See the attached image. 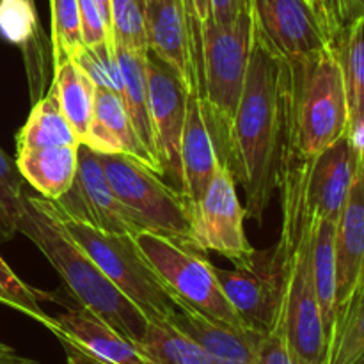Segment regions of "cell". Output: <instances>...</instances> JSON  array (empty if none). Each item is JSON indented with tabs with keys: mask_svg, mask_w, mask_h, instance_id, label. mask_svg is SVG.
<instances>
[{
	"mask_svg": "<svg viewBox=\"0 0 364 364\" xmlns=\"http://www.w3.org/2000/svg\"><path fill=\"white\" fill-rule=\"evenodd\" d=\"M77 4L84 46L95 48V46L110 43V32L95 0H77Z\"/></svg>",
	"mask_w": 364,
	"mask_h": 364,
	"instance_id": "cell-34",
	"label": "cell"
},
{
	"mask_svg": "<svg viewBox=\"0 0 364 364\" xmlns=\"http://www.w3.org/2000/svg\"><path fill=\"white\" fill-rule=\"evenodd\" d=\"M75 60L87 73L96 87L112 89L117 95H123V75L112 43H105L95 48L84 46Z\"/></svg>",
	"mask_w": 364,
	"mask_h": 364,
	"instance_id": "cell-33",
	"label": "cell"
},
{
	"mask_svg": "<svg viewBox=\"0 0 364 364\" xmlns=\"http://www.w3.org/2000/svg\"><path fill=\"white\" fill-rule=\"evenodd\" d=\"M308 2L311 4V6L315 7L316 11H318V14H320V16L323 18V11H322V4H320V0H308ZM323 21H326V18H323ZM326 25H327V23H326Z\"/></svg>",
	"mask_w": 364,
	"mask_h": 364,
	"instance_id": "cell-42",
	"label": "cell"
},
{
	"mask_svg": "<svg viewBox=\"0 0 364 364\" xmlns=\"http://www.w3.org/2000/svg\"><path fill=\"white\" fill-rule=\"evenodd\" d=\"M212 20L219 25H230L240 13V0H210Z\"/></svg>",
	"mask_w": 364,
	"mask_h": 364,
	"instance_id": "cell-37",
	"label": "cell"
},
{
	"mask_svg": "<svg viewBox=\"0 0 364 364\" xmlns=\"http://www.w3.org/2000/svg\"><path fill=\"white\" fill-rule=\"evenodd\" d=\"M52 205V201H50ZM71 238L95 259L107 277L144 313L148 322L169 320L176 302L139 251L130 235L109 233L87 223L60 213L52 205Z\"/></svg>",
	"mask_w": 364,
	"mask_h": 364,
	"instance_id": "cell-6",
	"label": "cell"
},
{
	"mask_svg": "<svg viewBox=\"0 0 364 364\" xmlns=\"http://www.w3.org/2000/svg\"><path fill=\"white\" fill-rule=\"evenodd\" d=\"M52 18L53 70L66 60H75L84 50L77 0H50Z\"/></svg>",
	"mask_w": 364,
	"mask_h": 364,
	"instance_id": "cell-29",
	"label": "cell"
},
{
	"mask_svg": "<svg viewBox=\"0 0 364 364\" xmlns=\"http://www.w3.org/2000/svg\"><path fill=\"white\" fill-rule=\"evenodd\" d=\"M251 14L256 27L287 59L315 55L334 41L308 0H251Z\"/></svg>",
	"mask_w": 364,
	"mask_h": 364,
	"instance_id": "cell-12",
	"label": "cell"
},
{
	"mask_svg": "<svg viewBox=\"0 0 364 364\" xmlns=\"http://www.w3.org/2000/svg\"><path fill=\"white\" fill-rule=\"evenodd\" d=\"M50 333L89 364H148L134 341L82 306L53 316Z\"/></svg>",
	"mask_w": 364,
	"mask_h": 364,
	"instance_id": "cell-14",
	"label": "cell"
},
{
	"mask_svg": "<svg viewBox=\"0 0 364 364\" xmlns=\"http://www.w3.org/2000/svg\"><path fill=\"white\" fill-rule=\"evenodd\" d=\"M31 2H34V0H31Z\"/></svg>",
	"mask_w": 364,
	"mask_h": 364,
	"instance_id": "cell-46",
	"label": "cell"
},
{
	"mask_svg": "<svg viewBox=\"0 0 364 364\" xmlns=\"http://www.w3.org/2000/svg\"><path fill=\"white\" fill-rule=\"evenodd\" d=\"M55 210L109 233L137 235L142 231L127 206L107 181L100 156L80 144L75 181L63 198L52 201Z\"/></svg>",
	"mask_w": 364,
	"mask_h": 364,
	"instance_id": "cell-10",
	"label": "cell"
},
{
	"mask_svg": "<svg viewBox=\"0 0 364 364\" xmlns=\"http://www.w3.org/2000/svg\"><path fill=\"white\" fill-rule=\"evenodd\" d=\"M114 52H116L121 75H123V95H121V98L127 107L132 124H134L144 148L151 153L153 159L160 162L151 116H149L148 52H132V50L116 48V46H114Z\"/></svg>",
	"mask_w": 364,
	"mask_h": 364,
	"instance_id": "cell-22",
	"label": "cell"
},
{
	"mask_svg": "<svg viewBox=\"0 0 364 364\" xmlns=\"http://www.w3.org/2000/svg\"><path fill=\"white\" fill-rule=\"evenodd\" d=\"M295 148L315 156L348 132L343 73L334 41L315 55L295 59Z\"/></svg>",
	"mask_w": 364,
	"mask_h": 364,
	"instance_id": "cell-5",
	"label": "cell"
},
{
	"mask_svg": "<svg viewBox=\"0 0 364 364\" xmlns=\"http://www.w3.org/2000/svg\"><path fill=\"white\" fill-rule=\"evenodd\" d=\"M95 2H96V6H98L103 21H105L107 28H109V32H110V0H95Z\"/></svg>",
	"mask_w": 364,
	"mask_h": 364,
	"instance_id": "cell-39",
	"label": "cell"
},
{
	"mask_svg": "<svg viewBox=\"0 0 364 364\" xmlns=\"http://www.w3.org/2000/svg\"><path fill=\"white\" fill-rule=\"evenodd\" d=\"M52 146H80L77 134L64 117L59 100L50 87L38 102H34L28 119L16 135V151Z\"/></svg>",
	"mask_w": 364,
	"mask_h": 364,
	"instance_id": "cell-26",
	"label": "cell"
},
{
	"mask_svg": "<svg viewBox=\"0 0 364 364\" xmlns=\"http://www.w3.org/2000/svg\"><path fill=\"white\" fill-rule=\"evenodd\" d=\"M249 13L251 11V0H240V13Z\"/></svg>",
	"mask_w": 364,
	"mask_h": 364,
	"instance_id": "cell-43",
	"label": "cell"
},
{
	"mask_svg": "<svg viewBox=\"0 0 364 364\" xmlns=\"http://www.w3.org/2000/svg\"><path fill=\"white\" fill-rule=\"evenodd\" d=\"M132 238L176 304L188 306L231 329L251 333L231 308L217 279V267L205 251L191 242L149 230L139 231Z\"/></svg>",
	"mask_w": 364,
	"mask_h": 364,
	"instance_id": "cell-4",
	"label": "cell"
},
{
	"mask_svg": "<svg viewBox=\"0 0 364 364\" xmlns=\"http://www.w3.org/2000/svg\"><path fill=\"white\" fill-rule=\"evenodd\" d=\"M82 146L98 155H127L164 176L162 164L144 148L132 124L123 98L112 89L96 87L91 130Z\"/></svg>",
	"mask_w": 364,
	"mask_h": 364,
	"instance_id": "cell-16",
	"label": "cell"
},
{
	"mask_svg": "<svg viewBox=\"0 0 364 364\" xmlns=\"http://www.w3.org/2000/svg\"><path fill=\"white\" fill-rule=\"evenodd\" d=\"M220 156V155H219ZM245 208L237 194V180L220 156L201 201L192 206V244L230 259L237 269L255 262L256 251L244 230Z\"/></svg>",
	"mask_w": 364,
	"mask_h": 364,
	"instance_id": "cell-9",
	"label": "cell"
},
{
	"mask_svg": "<svg viewBox=\"0 0 364 364\" xmlns=\"http://www.w3.org/2000/svg\"><path fill=\"white\" fill-rule=\"evenodd\" d=\"M137 348L148 364H215L208 352L169 320L148 322Z\"/></svg>",
	"mask_w": 364,
	"mask_h": 364,
	"instance_id": "cell-25",
	"label": "cell"
},
{
	"mask_svg": "<svg viewBox=\"0 0 364 364\" xmlns=\"http://www.w3.org/2000/svg\"><path fill=\"white\" fill-rule=\"evenodd\" d=\"M66 358H68V364H89L87 361H84L80 355H77L71 350H66Z\"/></svg>",
	"mask_w": 364,
	"mask_h": 364,
	"instance_id": "cell-41",
	"label": "cell"
},
{
	"mask_svg": "<svg viewBox=\"0 0 364 364\" xmlns=\"http://www.w3.org/2000/svg\"><path fill=\"white\" fill-rule=\"evenodd\" d=\"M176 306L169 322L198 341L215 364H256V341L262 334L242 333L206 318L188 306Z\"/></svg>",
	"mask_w": 364,
	"mask_h": 364,
	"instance_id": "cell-20",
	"label": "cell"
},
{
	"mask_svg": "<svg viewBox=\"0 0 364 364\" xmlns=\"http://www.w3.org/2000/svg\"><path fill=\"white\" fill-rule=\"evenodd\" d=\"M256 364H295L279 327L262 334L256 341Z\"/></svg>",
	"mask_w": 364,
	"mask_h": 364,
	"instance_id": "cell-35",
	"label": "cell"
},
{
	"mask_svg": "<svg viewBox=\"0 0 364 364\" xmlns=\"http://www.w3.org/2000/svg\"><path fill=\"white\" fill-rule=\"evenodd\" d=\"M18 233L25 235L78 301L112 329L137 343L144 336V313L103 274L95 259L68 235L48 199L27 196Z\"/></svg>",
	"mask_w": 364,
	"mask_h": 364,
	"instance_id": "cell-3",
	"label": "cell"
},
{
	"mask_svg": "<svg viewBox=\"0 0 364 364\" xmlns=\"http://www.w3.org/2000/svg\"><path fill=\"white\" fill-rule=\"evenodd\" d=\"M219 159V149L203 100L196 95H188L187 119H185L180 146V191L191 206H196L201 201L203 194L215 174Z\"/></svg>",
	"mask_w": 364,
	"mask_h": 364,
	"instance_id": "cell-17",
	"label": "cell"
},
{
	"mask_svg": "<svg viewBox=\"0 0 364 364\" xmlns=\"http://www.w3.org/2000/svg\"><path fill=\"white\" fill-rule=\"evenodd\" d=\"M348 105V127L364 121V14L352 18L334 39Z\"/></svg>",
	"mask_w": 364,
	"mask_h": 364,
	"instance_id": "cell-27",
	"label": "cell"
},
{
	"mask_svg": "<svg viewBox=\"0 0 364 364\" xmlns=\"http://www.w3.org/2000/svg\"><path fill=\"white\" fill-rule=\"evenodd\" d=\"M348 2H350L352 18L358 16V14H364V0H348Z\"/></svg>",
	"mask_w": 364,
	"mask_h": 364,
	"instance_id": "cell-40",
	"label": "cell"
},
{
	"mask_svg": "<svg viewBox=\"0 0 364 364\" xmlns=\"http://www.w3.org/2000/svg\"><path fill=\"white\" fill-rule=\"evenodd\" d=\"M23 183L16 162L0 149V242H9L18 233L27 203Z\"/></svg>",
	"mask_w": 364,
	"mask_h": 364,
	"instance_id": "cell-31",
	"label": "cell"
},
{
	"mask_svg": "<svg viewBox=\"0 0 364 364\" xmlns=\"http://www.w3.org/2000/svg\"><path fill=\"white\" fill-rule=\"evenodd\" d=\"M252 43V14L238 13L230 25L213 20L203 31V91L213 137H223L233 121L247 73Z\"/></svg>",
	"mask_w": 364,
	"mask_h": 364,
	"instance_id": "cell-7",
	"label": "cell"
},
{
	"mask_svg": "<svg viewBox=\"0 0 364 364\" xmlns=\"http://www.w3.org/2000/svg\"><path fill=\"white\" fill-rule=\"evenodd\" d=\"M146 32L149 52L180 75L191 95L199 96L191 59L185 0H146Z\"/></svg>",
	"mask_w": 364,
	"mask_h": 364,
	"instance_id": "cell-19",
	"label": "cell"
},
{
	"mask_svg": "<svg viewBox=\"0 0 364 364\" xmlns=\"http://www.w3.org/2000/svg\"><path fill=\"white\" fill-rule=\"evenodd\" d=\"M355 166L358 151L348 132L318 155L308 156L306 196L313 217L338 223L350 192Z\"/></svg>",
	"mask_w": 364,
	"mask_h": 364,
	"instance_id": "cell-15",
	"label": "cell"
},
{
	"mask_svg": "<svg viewBox=\"0 0 364 364\" xmlns=\"http://www.w3.org/2000/svg\"><path fill=\"white\" fill-rule=\"evenodd\" d=\"M110 43L116 48L149 52L146 0H110Z\"/></svg>",
	"mask_w": 364,
	"mask_h": 364,
	"instance_id": "cell-30",
	"label": "cell"
},
{
	"mask_svg": "<svg viewBox=\"0 0 364 364\" xmlns=\"http://www.w3.org/2000/svg\"><path fill=\"white\" fill-rule=\"evenodd\" d=\"M308 156L291 148L281 167L277 188L281 196L279 242L270 249L277 288L279 320L288 350L295 364H326V333L313 277L315 217L306 196Z\"/></svg>",
	"mask_w": 364,
	"mask_h": 364,
	"instance_id": "cell-2",
	"label": "cell"
},
{
	"mask_svg": "<svg viewBox=\"0 0 364 364\" xmlns=\"http://www.w3.org/2000/svg\"><path fill=\"white\" fill-rule=\"evenodd\" d=\"M98 156L116 198L142 230L192 244V206L180 188L162 181L160 174L127 155Z\"/></svg>",
	"mask_w": 364,
	"mask_h": 364,
	"instance_id": "cell-8",
	"label": "cell"
},
{
	"mask_svg": "<svg viewBox=\"0 0 364 364\" xmlns=\"http://www.w3.org/2000/svg\"><path fill=\"white\" fill-rule=\"evenodd\" d=\"M336 308L364 276V155L358 153L354 180L336 223Z\"/></svg>",
	"mask_w": 364,
	"mask_h": 364,
	"instance_id": "cell-18",
	"label": "cell"
},
{
	"mask_svg": "<svg viewBox=\"0 0 364 364\" xmlns=\"http://www.w3.org/2000/svg\"><path fill=\"white\" fill-rule=\"evenodd\" d=\"M295 60L281 55L252 21L244 91L223 146L245 192V215L262 223L284 159L295 146Z\"/></svg>",
	"mask_w": 364,
	"mask_h": 364,
	"instance_id": "cell-1",
	"label": "cell"
},
{
	"mask_svg": "<svg viewBox=\"0 0 364 364\" xmlns=\"http://www.w3.org/2000/svg\"><path fill=\"white\" fill-rule=\"evenodd\" d=\"M323 11V18H326L327 28H329L331 36L336 39L345 28V25L352 20V9L348 0H320Z\"/></svg>",
	"mask_w": 364,
	"mask_h": 364,
	"instance_id": "cell-36",
	"label": "cell"
},
{
	"mask_svg": "<svg viewBox=\"0 0 364 364\" xmlns=\"http://www.w3.org/2000/svg\"><path fill=\"white\" fill-rule=\"evenodd\" d=\"M364 355V276L341 304L327 338L326 364H358Z\"/></svg>",
	"mask_w": 364,
	"mask_h": 364,
	"instance_id": "cell-24",
	"label": "cell"
},
{
	"mask_svg": "<svg viewBox=\"0 0 364 364\" xmlns=\"http://www.w3.org/2000/svg\"><path fill=\"white\" fill-rule=\"evenodd\" d=\"M315 223L313 277H315L316 301H318L323 333H326L327 341L331 329H333L334 315H336V251H334L336 224L326 219H316V217Z\"/></svg>",
	"mask_w": 364,
	"mask_h": 364,
	"instance_id": "cell-28",
	"label": "cell"
},
{
	"mask_svg": "<svg viewBox=\"0 0 364 364\" xmlns=\"http://www.w3.org/2000/svg\"><path fill=\"white\" fill-rule=\"evenodd\" d=\"M217 279L247 331L267 334L279 320V288L269 251H256L255 262L244 269H215Z\"/></svg>",
	"mask_w": 364,
	"mask_h": 364,
	"instance_id": "cell-13",
	"label": "cell"
},
{
	"mask_svg": "<svg viewBox=\"0 0 364 364\" xmlns=\"http://www.w3.org/2000/svg\"><path fill=\"white\" fill-rule=\"evenodd\" d=\"M50 87L59 100L64 117L75 130L80 144H84L95 114L96 85L78 66L77 60H66L53 70V82Z\"/></svg>",
	"mask_w": 364,
	"mask_h": 364,
	"instance_id": "cell-23",
	"label": "cell"
},
{
	"mask_svg": "<svg viewBox=\"0 0 364 364\" xmlns=\"http://www.w3.org/2000/svg\"><path fill=\"white\" fill-rule=\"evenodd\" d=\"M358 364H364V355H363L361 359H359V363H358Z\"/></svg>",
	"mask_w": 364,
	"mask_h": 364,
	"instance_id": "cell-45",
	"label": "cell"
},
{
	"mask_svg": "<svg viewBox=\"0 0 364 364\" xmlns=\"http://www.w3.org/2000/svg\"><path fill=\"white\" fill-rule=\"evenodd\" d=\"M188 95L191 91L180 75L155 53L148 52L149 116L164 176L176 181V188H180L181 178L180 146L187 119Z\"/></svg>",
	"mask_w": 364,
	"mask_h": 364,
	"instance_id": "cell-11",
	"label": "cell"
},
{
	"mask_svg": "<svg viewBox=\"0 0 364 364\" xmlns=\"http://www.w3.org/2000/svg\"><path fill=\"white\" fill-rule=\"evenodd\" d=\"M80 146H52V148L16 151V167L23 180L41 194L43 199L55 201L63 198L75 181Z\"/></svg>",
	"mask_w": 364,
	"mask_h": 364,
	"instance_id": "cell-21",
	"label": "cell"
},
{
	"mask_svg": "<svg viewBox=\"0 0 364 364\" xmlns=\"http://www.w3.org/2000/svg\"><path fill=\"white\" fill-rule=\"evenodd\" d=\"M0 364H38V363H34L32 359L21 358V355H18L16 352L11 348V350L0 354Z\"/></svg>",
	"mask_w": 364,
	"mask_h": 364,
	"instance_id": "cell-38",
	"label": "cell"
},
{
	"mask_svg": "<svg viewBox=\"0 0 364 364\" xmlns=\"http://www.w3.org/2000/svg\"><path fill=\"white\" fill-rule=\"evenodd\" d=\"M39 299L41 294L25 284L0 256V302L31 316L50 331L53 327V316L43 311Z\"/></svg>",
	"mask_w": 364,
	"mask_h": 364,
	"instance_id": "cell-32",
	"label": "cell"
},
{
	"mask_svg": "<svg viewBox=\"0 0 364 364\" xmlns=\"http://www.w3.org/2000/svg\"><path fill=\"white\" fill-rule=\"evenodd\" d=\"M7 350H11V347H7V345L0 343V354H4V352H7Z\"/></svg>",
	"mask_w": 364,
	"mask_h": 364,
	"instance_id": "cell-44",
	"label": "cell"
}]
</instances>
